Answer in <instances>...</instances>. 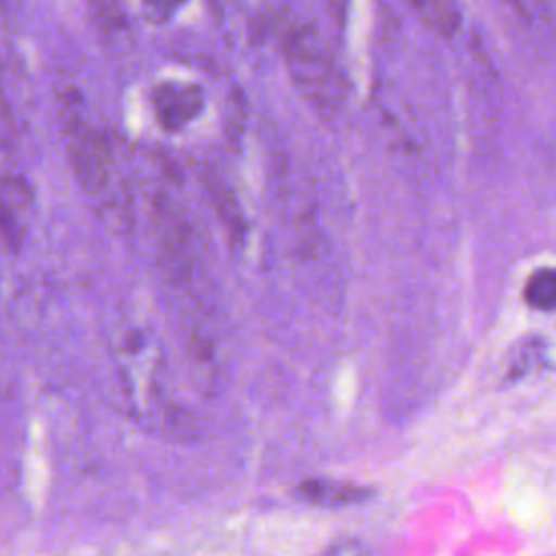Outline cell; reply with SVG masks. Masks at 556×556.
<instances>
[{"label": "cell", "instance_id": "6da1fadb", "mask_svg": "<svg viewBox=\"0 0 556 556\" xmlns=\"http://www.w3.org/2000/svg\"><path fill=\"white\" fill-rule=\"evenodd\" d=\"M376 495L374 489L348 480L330 478H306L293 489V497L317 508H345L369 502Z\"/></svg>", "mask_w": 556, "mask_h": 556}, {"label": "cell", "instance_id": "3957f363", "mask_svg": "<svg viewBox=\"0 0 556 556\" xmlns=\"http://www.w3.org/2000/svg\"><path fill=\"white\" fill-rule=\"evenodd\" d=\"M523 302L536 311H556V267H539L528 276Z\"/></svg>", "mask_w": 556, "mask_h": 556}, {"label": "cell", "instance_id": "277c9868", "mask_svg": "<svg viewBox=\"0 0 556 556\" xmlns=\"http://www.w3.org/2000/svg\"><path fill=\"white\" fill-rule=\"evenodd\" d=\"M317 556H371V552L358 539H341V541H334L330 547H326Z\"/></svg>", "mask_w": 556, "mask_h": 556}, {"label": "cell", "instance_id": "7a4b0ae2", "mask_svg": "<svg viewBox=\"0 0 556 556\" xmlns=\"http://www.w3.org/2000/svg\"><path fill=\"white\" fill-rule=\"evenodd\" d=\"M543 358H545L543 339L541 337H523L508 356V365H506V374H504L506 382L508 384L519 382L532 369H536Z\"/></svg>", "mask_w": 556, "mask_h": 556}]
</instances>
